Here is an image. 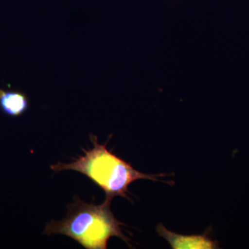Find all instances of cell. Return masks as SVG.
I'll list each match as a JSON object with an SVG mask.
<instances>
[{
	"label": "cell",
	"instance_id": "cell-2",
	"mask_svg": "<svg viewBox=\"0 0 249 249\" xmlns=\"http://www.w3.org/2000/svg\"><path fill=\"white\" fill-rule=\"evenodd\" d=\"M90 139L93 147L88 150L83 149L84 155L73 159L71 163L52 165L51 169L55 173L73 170L83 174L101 188L106 193V199L110 201L117 196L131 201L127 196L131 183L142 178L159 181L160 180L157 178L166 176L164 174L147 175L141 173L134 169L130 163L108 150L107 142L101 145L95 135H90Z\"/></svg>",
	"mask_w": 249,
	"mask_h": 249
},
{
	"label": "cell",
	"instance_id": "cell-3",
	"mask_svg": "<svg viewBox=\"0 0 249 249\" xmlns=\"http://www.w3.org/2000/svg\"><path fill=\"white\" fill-rule=\"evenodd\" d=\"M160 237L169 242L173 249H219L218 242L211 240L206 235H185L177 234L165 229L163 224L157 227Z\"/></svg>",
	"mask_w": 249,
	"mask_h": 249
},
{
	"label": "cell",
	"instance_id": "cell-4",
	"mask_svg": "<svg viewBox=\"0 0 249 249\" xmlns=\"http://www.w3.org/2000/svg\"><path fill=\"white\" fill-rule=\"evenodd\" d=\"M29 106V99L25 93L0 89V108L6 115L12 117L22 115Z\"/></svg>",
	"mask_w": 249,
	"mask_h": 249
},
{
	"label": "cell",
	"instance_id": "cell-1",
	"mask_svg": "<svg viewBox=\"0 0 249 249\" xmlns=\"http://www.w3.org/2000/svg\"><path fill=\"white\" fill-rule=\"evenodd\" d=\"M111 201L106 199L96 205L85 202L78 196L68 206L66 217L60 221L52 220L46 226V235L67 236L86 249H106L112 237H117L131 247L128 237L123 233V223L111 211Z\"/></svg>",
	"mask_w": 249,
	"mask_h": 249
}]
</instances>
